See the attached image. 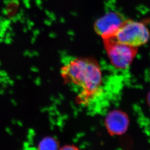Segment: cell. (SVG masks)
Returning <instances> with one entry per match:
<instances>
[{
  "label": "cell",
  "instance_id": "cell-3",
  "mask_svg": "<svg viewBox=\"0 0 150 150\" xmlns=\"http://www.w3.org/2000/svg\"><path fill=\"white\" fill-rule=\"evenodd\" d=\"M105 48L112 64L118 69H125L133 60L137 48L126 45L113 38L103 40Z\"/></svg>",
  "mask_w": 150,
  "mask_h": 150
},
{
  "label": "cell",
  "instance_id": "cell-6",
  "mask_svg": "<svg viewBox=\"0 0 150 150\" xmlns=\"http://www.w3.org/2000/svg\"><path fill=\"white\" fill-rule=\"evenodd\" d=\"M58 147V142L57 140L51 137L43 139L38 145V149L41 150H56Z\"/></svg>",
  "mask_w": 150,
  "mask_h": 150
},
{
  "label": "cell",
  "instance_id": "cell-4",
  "mask_svg": "<svg viewBox=\"0 0 150 150\" xmlns=\"http://www.w3.org/2000/svg\"><path fill=\"white\" fill-rule=\"evenodd\" d=\"M126 19L119 12H109L96 20L94 29L103 40L113 38Z\"/></svg>",
  "mask_w": 150,
  "mask_h": 150
},
{
  "label": "cell",
  "instance_id": "cell-5",
  "mask_svg": "<svg viewBox=\"0 0 150 150\" xmlns=\"http://www.w3.org/2000/svg\"><path fill=\"white\" fill-rule=\"evenodd\" d=\"M129 120L125 114L120 111H114L108 115L105 125L112 134H121L127 129Z\"/></svg>",
  "mask_w": 150,
  "mask_h": 150
},
{
  "label": "cell",
  "instance_id": "cell-2",
  "mask_svg": "<svg viewBox=\"0 0 150 150\" xmlns=\"http://www.w3.org/2000/svg\"><path fill=\"white\" fill-rule=\"evenodd\" d=\"M150 38L149 29L143 23L126 19L113 38L122 44L137 48L146 44Z\"/></svg>",
  "mask_w": 150,
  "mask_h": 150
},
{
  "label": "cell",
  "instance_id": "cell-8",
  "mask_svg": "<svg viewBox=\"0 0 150 150\" xmlns=\"http://www.w3.org/2000/svg\"><path fill=\"white\" fill-rule=\"evenodd\" d=\"M148 103H149L150 106V92L149 93L148 96Z\"/></svg>",
  "mask_w": 150,
  "mask_h": 150
},
{
  "label": "cell",
  "instance_id": "cell-1",
  "mask_svg": "<svg viewBox=\"0 0 150 150\" xmlns=\"http://www.w3.org/2000/svg\"><path fill=\"white\" fill-rule=\"evenodd\" d=\"M61 75L67 83L79 87L85 96L96 93L102 82V74L96 62L90 58L73 60L61 69Z\"/></svg>",
  "mask_w": 150,
  "mask_h": 150
},
{
  "label": "cell",
  "instance_id": "cell-7",
  "mask_svg": "<svg viewBox=\"0 0 150 150\" xmlns=\"http://www.w3.org/2000/svg\"><path fill=\"white\" fill-rule=\"evenodd\" d=\"M62 149H65V150H69V149H76V148H74V147H72V146H66V147H64L62 148Z\"/></svg>",
  "mask_w": 150,
  "mask_h": 150
}]
</instances>
